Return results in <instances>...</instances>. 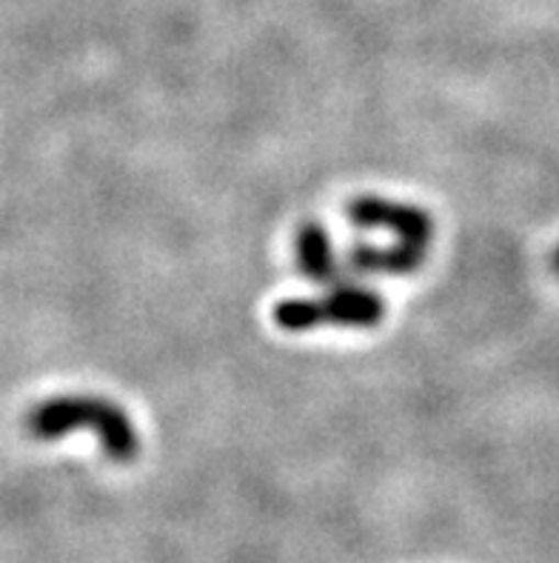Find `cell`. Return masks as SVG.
<instances>
[{
    "label": "cell",
    "instance_id": "obj_3",
    "mask_svg": "<svg viewBox=\"0 0 559 563\" xmlns=\"http://www.w3.org/2000/svg\"><path fill=\"white\" fill-rule=\"evenodd\" d=\"M348 221L360 229H382L391 232L396 243L414 246L420 252H428L434 238V221L428 212L414 203H400V200L380 198V195H360L348 203Z\"/></svg>",
    "mask_w": 559,
    "mask_h": 563
},
{
    "label": "cell",
    "instance_id": "obj_2",
    "mask_svg": "<svg viewBox=\"0 0 559 563\" xmlns=\"http://www.w3.org/2000/svg\"><path fill=\"white\" fill-rule=\"evenodd\" d=\"M385 318V300L355 280L332 286L323 298H291L277 303L275 323L283 332H312L320 327L371 329Z\"/></svg>",
    "mask_w": 559,
    "mask_h": 563
},
{
    "label": "cell",
    "instance_id": "obj_6",
    "mask_svg": "<svg viewBox=\"0 0 559 563\" xmlns=\"http://www.w3.org/2000/svg\"><path fill=\"white\" fill-rule=\"evenodd\" d=\"M554 269H557V275H559V250L554 252Z\"/></svg>",
    "mask_w": 559,
    "mask_h": 563
},
{
    "label": "cell",
    "instance_id": "obj_5",
    "mask_svg": "<svg viewBox=\"0 0 559 563\" xmlns=\"http://www.w3.org/2000/svg\"><path fill=\"white\" fill-rule=\"evenodd\" d=\"M428 252H420L405 243H391L385 250L371 246V243L357 241L346 255V264L351 275H409L417 272Z\"/></svg>",
    "mask_w": 559,
    "mask_h": 563
},
{
    "label": "cell",
    "instance_id": "obj_1",
    "mask_svg": "<svg viewBox=\"0 0 559 563\" xmlns=\"http://www.w3.org/2000/svg\"><path fill=\"white\" fill-rule=\"evenodd\" d=\"M29 435L37 441H57L71 432H92L114 464H128L141 452V435L135 423L109 398L98 395H57L41 400L26 415Z\"/></svg>",
    "mask_w": 559,
    "mask_h": 563
},
{
    "label": "cell",
    "instance_id": "obj_4",
    "mask_svg": "<svg viewBox=\"0 0 559 563\" xmlns=\"http://www.w3.org/2000/svg\"><path fill=\"white\" fill-rule=\"evenodd\" d=\"M294 257H298V266L303 269L305 278H312L314 284H323L332 289V286L351 280V269H348L346 261L337 257L326 227H320L317 221H305L298 229V235H294Z\"/></svg>",
    "mask_w": 559,
    "mask_h": 563
}]
</instances>
